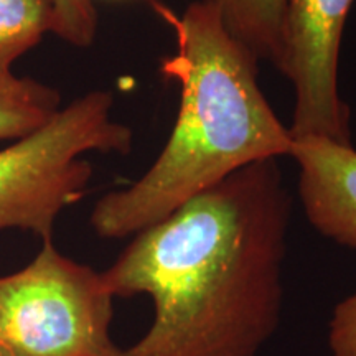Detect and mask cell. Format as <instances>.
<instances>
[{"label": "cell", "mask_w": 356, "mask_h": 356, "mask_svg": "<svg viewBox=\"0 0 356 356\" xmlns=\"http://www.w3.org/2000/svg\"><path fill=\"white\" fill-rule=\"evenodd\" d=\"M53 26V0H0V84L15 78L12 65Z\"/></svg>", "instance_id": "ba28073f"}, {"label": "cell", "mask_w": 356, "mask_h": 356, "mask_svg": "<svg viewBox=\"0 0 356 356\" xmlns=\"http://www.w3.org/2000/svg\"><path fill=\"white\" fill-rule=\"evenodd\" d=\"M291 195L277 160L238 170L134 236L102 279L154 322L115 356H257L277 330Z\"/></svg>", "instance_id": "6da1fadb"}, {"label": "cell", "mask_w": 356, "mask_h": 356, "mask_svg": "<svg viewBox=\"0 0 356 356\" xmlns=\"http://www.w3.org/2000/svg\"><path fill=\"white\" fill-rule=\"evenodd\" d=\"M0 356H13V355H12V351H8L6 346L0 343Z\"/></svg>", "instance_id": "7c38bea8"}, {"label": "cell", "mask_w": 356, "mask_h": 356, "mask_svg": "<svg viewBox=\"0 0 356 356\" xmlns=\"http://www.w3.org/2000/svg\"><path fill=\"white\" fill-rule=\"evenodd\" d=\"M60 109L56 89L33 79L0 84V140L20 139L47 124Z\"/></svg>", "instance_id": "9c48e42d"}, {"label": "cell", "mask_w": 356, "mask_h": 356, "mask_svg": "<svg viewBox=\"0 0 356 356\" xmlns=\"http://www.w3.org/2000/svg\"><path fill=\"white\" fill-rule=\"evenodd\" d=\"M113 104L109 91L88 92L0 150V229L32 231L53 241L56 218L84 197L91 181L92 167L81 155L131 152L132 131L111 118Z\"/></svg>", "instance_id": "3957f363"}, {"label": "cell", "mask_w": 356, "mask_h": 356, "mask_svg": "<svg viewBox=\"0 0 356 356\" xmlns=\"http://www.w3.org/2000/svg\"><path fill=\"white\" fill-rule=\"evenodd\" d=\"M55 26L53 33L78 48H88L97 32L95 0H53Z\"/></svg>", "instance_id": "30bf717a"}, {"label": "cell", "mask_w": 356, "mask_h": 356, "mask_svg": "<svg viewBox=\"0 0 356 356\" xmlns=\"http://www.w3.org/2000/svg\"><path fill=\"white\" fill-rule=\"evenodd\" d=\"M355 0H286L277 68L293 86L292 139L351 144L350 109L338 92V60Z\"/></svg>", "instance_id": "5b68a950"}, {"label": "cell", "mask_w": 356, "mask_h": 356, "mask_svg": "<svg viewBox=\"0 0 356 356\" xmlns=\"http://www.w3.org/2000/svg\"><path fill=\"white\" fill-rule=\"evenodd\" d=\"M328 346L332 356H356V292L333 310Z\"/></svg>", "instance_id": "8fae6325"}, {"label": "cell", "mask_w": 356, "mask_h": 356, "mask_svg": "<svg viewBox=\"0 0 356 356\" xmlns=\"http://www.w3.org/2000/svg\"><path fill=\"white\" fill-rule=\"evenodd\" d=\"M113 300L101 273L43 241L29 266L0 277V343L13 356H115Z\"/></svg>", "instance_id": "277c9868"}, {"label": "cell", "mask_w": 356, "mask_h": 356, "mask_svg": "<svg viewBox=\"0 0 356 356\" xmlns=\"http://www.w3.org/2000/svg\"><path fill=\"white\" fill-rule=\"evenodd\" d=\"M222 24L257 60L274 66L280 56V35L286 0H210Z\"/></svg>", "instance_id": "52a82bcc"}, {"label": "cell", "mask_w": 356, "mask_h": 356, "mask_svg": "<svg viewBox=\"0 0 356 356\" xmlns=\"http://www.w3.org/2000/svg\"><path fill=\"white\" fill-rule=\"evenodd\" d=\"M177 50L162 74L180 84L175 126L152 167L96 203L91 226L108 239L136 236L241 168L291 154L293 139L262 92L257 58L222 24L210 0L177 15L154 2Z\"/></svg>", "instance_id": "7a4b0ae2"}, {"label": "cell", "mask_w": 356, "mask_h": 356, "mask_svg": "<svg viewBox=\"0 0 356 356\" xmlns=\"http://www.w3.org/2000/svg\"><path fill=\"white\" fill-rule=\"evenodd\" d=\"M300 168L299 197L310 225L340 246L356 249V150L351 144L305 137L289 154Z\"/></svg>", "instance_id": "8992f818"}]
</instances>
